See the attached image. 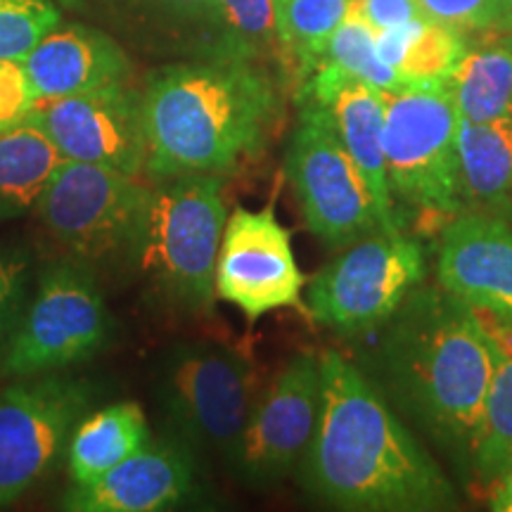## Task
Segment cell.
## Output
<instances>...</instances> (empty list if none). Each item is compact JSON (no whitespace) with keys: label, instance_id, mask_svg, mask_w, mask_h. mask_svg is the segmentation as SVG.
<instances>
[{"label":"cell","instance_id":"52a82bcc","mask_svg":"<svg viewBox=\"0 0 512 512\" xmlns=\"http://www.w3.org/2000/svg\"><path fill=\"white\" fill-rule=\"evenodd\" d=\"M150 185L102 164L60 159L34 204L50 238L76 261L100 264L136 245Z\"/></svg>","mask_w":512,"mask_h":512},{"label":"cell","instance_id":"4dcf8cb0","mask_svg":"<svg viewBox=\"0 0 512 512\" xmlns=\"http://www.w3.org/2000/svg\"><path fill=\"white\" fill-rule=\"evenodd\" d=\"M38 95L19 60H0V136L29 124Z\"/></svg>","mask_w":512,"mask_h":512},{"label":"cell","instance_id":"cb8c5ba5","mask_svg":"<svg viewBox=\"0 0 512 512\" xmlns=\"http://www.w3.org/2000/svg\"><path fill=\"white\" fill-rule=\"evenodd\" d=\"M351 0H275L278 53L299 83L316 72L335 29L347 17Z\"/></svg>","mask_w":512,"mask_h":512},{"label":"cell","instance_id":"ffe728a7","mask_svg":"<svg viewBox=\"0 0 512 512\" xmlns=\"http://www.w3.org/2000/svg\"><path fill=\"white\" fill-rule=\"evenodd\" d=\"M463 209L512 226V112L489 124L460 119Z\"/></svg>","mask_w":512,"mask_h":512},{"label":"cell","instance_id":"44dd1931","mask_svg":"<svg viewBox=\"0 0 512 512\" xmlns=\"http://www.w3.org/2000/svg\"><path fill=\"white\" fill-rule=\"evenodd\" d=\"M475 313L494 349L496 368L472 444L470 475L482 486H494L512 465V318L489 309Z\"/></svg>","mask_w":512,"mask_h":512},{"label":"cell","instance_id":"5b68a950","mask_svg":"<svg viewBox=\"0 0 512 512\" xmlns=\"http://www.w3.org/2000/svg\"><path fill=\"white\" fill-rule=\"evenodd\" d=\"M384 162L394 200L425 214L456 216L460 192V114L448 79L384 93Z\"/></svg>","mask_w":512,"mask_h":512},{"label":"cell","instance_id":"d590c367","mask_svg":"<svg viewBox=\"0 0 512 512\" xmlns=\"http://www.w3.org/2000/svg\"><path fill=\"white\" fill-rule=\"evenodd\" d=\"M503 3V8H505V12H508V19L512 17V0H501Z\"/></svg>","mask_w":512,"mask_h":512},{"label":"cell","instance_id":"7a4b0ae2","mask_svg":"<svg viewBox=\"0 0 512 512\" xmlns=\"http://www.w3.org/2000/svg\"><path fill=\"white\" fill-rule=\"evenodd\" d=\"M373 351V384L465 475L496 358L475 309L444 287H415Z\"/></svg>","mask_w":512,"mask_h":512},{"label":"cell","instance_id":"d4e9b609","mask_svg":"<svg viewBox=\"0 0 512 512\" xmlns=\"http://www.w3.org/2000/svg\"><path fill=\"white\" fill-rule=\"evenodd\" d=\"M458 114L470 124H489L512 112V53L491 46L465 53L448 74Z\"/></svg>","mask_w":512,"mask_h":512},{"label":"cell","instance_id":"4316f807","mask_svg":"<svg viewBox=\"0 0 512 512\" xmlns=\"http://www.w3.org/2000/svg\"><path fill=\"white\" fill-rule=\"evenodd\" d=\"M323 62L342 69L344 74L354 76V79L370 83L382 93H392L408 86L394 67L380 60L375 48V31L351 5L347 17L342 19V24L330 38Z\"/></svg>","mask_w":512,"mask_h":512},{"label":"cell","instance_id":"ba28073f","mask_svg":"<svg viewBox=\"0 0 512 512\" xmlns=\"http://www.w3.org/2000/svg\"><path fill=\"white\" fill-rule=\"evenodd\" d=\"M110 330V311L88 264L57 261L43 271L36 297L5 339L0 375L60 373L98 354Z\"/></svg>","mask_w":512,"mask_h":512},{"label":"cell","instance_id":"3957f363","mask_svg":"<svg viewBox=\"0 0 512 512\" xmlns=\"http://www.w3.org/2000/svg\"><path fill=\"white\" fill-rule=\"evenodd\" d=\"M150 181L235 174L271 143L283 114L278 88L254 62H174L140 91Z\"/></svg>","mask_w":512,"mask_h":512},{"label":"cell","instance_id":"f1b7e54d","mask_svg":"<svg viewBox=\"0 0 512 512\" xmlns=\"http://www.w3.org/2000/svg\"><path fill=\"white\" fill-rule=\"evenodd\" d=\"M60 22L55 0H0V60H22Z\"/></svg>","mask_w":512,"mask_h":512},{"label":"cell","instance_id":"e0dca14e","mask_svg":"<svg viewBox=\"0 0 512 512\" xmlns=\"http://www.w3.org/2000/svg\"><path fill=\"white\" fill-rule=\"evenodd\" d=\"M439 285L475 309L512 318V226L463 209L441 230Z\"/></svg>","mask_w":512,"mask_h":512},{"label":"cell","instance_id":"4fadbf2b","mask_svg":"<svg viewBox=\"0 0 512 512\" xmlns=\"http://www.w3.org/2000/svg\"><path fill=\"white\" fill-rule=\"evenodd\" d=\"M216 297L238 306L247 320L280 309H304V275L292 252L290 230L275 207L235 209L223 230L216 259Z\"/></svg>","mask_w":512,"mask_h":512},{"label":"cell","instance_id":"7402d4cb","mask_svg":"<svg viewBox=\"0 0 512 512\" xmlns=\"http://www.w3.org/2000/svg\"><path fill=\"white\" fill-rule=\"evenodd\" d=\"M150 425L136 401H119L86 415L67 444L72 484H88L150 441Z\"/></svg>","mask_w":512,"mask_h":512},{"label":"cell","instance_id":"8992f818","mask_svg":"<svg viewBox=\"0 0 512 512\" xmlns=\"http://www.w3.org/2000/svg\"><path fill=\"white\" fill-rule=\"evenodd\" d=\"M259 375L242 349L221 342H181L159 370V401L171 437L192 453L228 463L259 401Z\"/></svg>","mask_w":512,"mask_h":512},{"label":"cell","instance_id":"5bb4252c","mask_svg":"<svg viewBox=\"0 0 512 512\" xmlns=\"http://www.w3.org/2000/svg\"><path fill=\"white\" fill-rule=\"evenodd\" d=\"M29 124L46 133L62 159L110 166L133 178L145 176L143 95L128 83L38 100Z\"/></svg>","mask_w":512,"mask_h":512},{"label":"cell","instance_id":"484cf974","mask_svg":"<svg viewBox=\"0 0 512 512\" xmlns=\"http://www.w3.org/2000/svg\"><path fill=\"white\" fill-rule=\"evenodd\" d=\"M275 50V0H216L207 57L256 62Z\"/></svg>","mask_w":512,"mask_h":512},{"label":"cell","instance_id":"30bf717a","mask_svg":"<svg viewBox=\"0 0 512 512\" xmlns=\"http://www.w3.org/2000/svg\"><path fill=\"white\" fill-rule=\"evenodd\" d=\"M422 278L420 242L380 230L320 268L306 290V311L339 335H366L394 316Z\"/></svg>","mask_w":512,"mask_h":512},{"label":"cell","instance_id":"603a6c76","mask_svg":"<svg viewBox=\"0 0 512 512\" xmlns=\"http://www.w3.org/2000/svg\"><path fill=\"white\" fill-rule=\"evenodd\" d=\"M60 159L46 133L34 124L0 136V221L17 219L34 209Z\"/></svg>","mask_w":512,"mask_h":512},{"label":"cell","instance_id":"ac0fdd59","mask_svg":"<svg viewBox=\"0 0 512 512\" xmlns=\"http://www.w3.org/2000/svg\"><path fill=\"white\" fill-rule=\"evenodd\" d=\"M19 62L38 100L121 86L133 72L131 57L117 38L86 22H60Z\"/></svg>","mask_w":512,"mask_h":512},{"label":"cell","instance_id":"f546056e","mask_svg":"<svg viewBox=\"0 0 512 512\" xmlns=\"http://www.w3.org/2000/svg\"><path fill=\"white\" fill-rule=\"evenodd\" d=\"M422 17L458 31H498L508 22L501 0H415Z\"/></svg>","mask_w":512,"mask_h":512},{"label":"cell","instance_id":"6da1fadb","mask_svg":"<svg viewBox=\"0 0 512 512\" xmlns=\"http://www.w3.org/2000/svg\"><path fill=\"white\" fill-rule=\"evenodd\" d=\"M318 361V420L297 470L306 494L344 512L456 510L451 479L373 380L337 351Z\"/></svg>","mask_w":512,"mask_h":512},{"label":"cell","instance_id":"836d02e7","mask_svg":"<svg viewBox=\"0 0 512 512\" xmlns=\"http://www.w3.org/2000/svg\"><path fill=\"white\" fill-rule=\"evenodd\" d=\"M494 496H491V508L496 512H512V465L503 472V477L491 486Z\"/></svg>","mask_w":512,"mask_h":512},{"label":"cell","instance_id":"83f0119b","mask_svg":"<svg viewBox=\"0 0 512 512\" xmlns=\"http://www.w3.org/2000/svg\"><path fill=\"white\" fill-rule=\"evenodd\" d=\"M465 53L463 31L422 19L396 69L406 83L448 79Z\"/></svg>","mask_w":512,"mask_h":512},{"label":"cell","instance_id":"d6a6232c","mask_svg":"<svg viewBox=\"0 0 512 512\" xmlns=\"http://www.w3.org/2000/svg\"><path fill=\"white\" fill-rule=\"evenodd\" d=\"M24 299V266L15 259L0 256V344L15 328Z\"/></svg>","mask_w":512,"mask_h":512},{"label":"cell","instance_id":"9c48e42d","mask_svg":"<svg viewBox=\"0 0 512 512\" xmlns=\"http://www.w3.org/2000/svg\"><path fill=\"white\" fill-rule=\"evenodd\" d=\"M285 174L306 228L323 245L351 247L382 230L366 178L342 145L328 107L304 102L287 145Z\"/></svg>","mask_w":512,"mask_h":512},{"label":"cell","instance_id":"e575fe53","mask_svg":"<svg viewBox=\"0 0 512 512\" xmlns=\"http://www.w3.org/2000/svg\"><path fill=\"white\" fill-rule=\"evenodd\" d=\"M498 31H501V36H498L496 46H501V48L510 50V53H512V17Z\"/></svg>","mask_w":512,"mask_h":512},{"label":"cell","instance_id":"9a60e30c","mask_svg":"<svg viewBox=\"0 0 512 512\" xmlns=\"http://www.w3.org/2000/svg\"><path fill=\"white\" fill-rule=\"evenodd\" d=\"M195 489V453L176 437L147 441L105 475L72 484L62 508L72 512H159L188 501Z\"/></svg>","mask_w":512,"mask_h":512},{"label":"cell","instance_id":"2e32d148","mask_svg":"<svg viewBox=\"0 0 512 512\" xmlns=\"http://www.w3.org/2000/svg\"><path fill=\"white\" fill-rule=\"evenodd\" d=\"M302 98L328 107L342 145L366 178L380 214L382 233H401L384 162V93L328 62H320L302 86Z\"/></svg>","mask_w":512,"mask_h":512},{"label":"cell","instance_id":"d6986e66","mask_svg":"<svg viewBox=\"0 0 512 512\" xmlns=\"http://www.w3.org/2000/svg\"><path fill=\"white\" fill-rule=\"evenodd\" d=\"M62 8L143 53L207 57L216 0H57Z\"/></svg>","mask_w":512,"mask_h":512},{"label":"cell","instance_id":"277c9868","mask_svg":"<svg viewBox=\"0 0 512 512\" xmlns=\"http://www.w3.org/2000/svg\"><path fill=\"white\" fill-rule=\"evenodd\" d=\"M226 176L188 174L152 181L136 245L128 256L157 294L188 316L216 299V259L226 230Z\"/></svg>","mask_w":512,"mask_h":512},{"label":"cell","instance_id":"1f68e13d","mask_svg":"<svg viewBox=\"0 0 512 512\" xmlns=\"http://www.w3.org/2000/svg\"><path fill=\"white\" fill-rule=\"evenodd\" d=\"M351 8L366 19L375 34L422 19L415 0H351Z\"/></svg>","mask_w":512,"mask_h":512},{"label":"cell","instance_id":"8fae6325","mask_svg":"<svg viewBox=\"0 0 512 512\" xmlns=\"http://www.w3.org/2000/svg\"><path fill=\"white\" fill-rule=\"evenodd\" d=\"M93 399L91 382L55 373L0 389V508L48 475Z\"/></svg>","mask_w":512,"mask_h":512},{"label":"cell","instance_id":"7c38bea8","mask_svg":"<svg viewBox=\"0 0 512 512\" xmlns=\"http://www.w3.org/2000/svg\"><path fill=\"white\" fill-rule=\"evenodd\" d=\"M320 361L299 354L259 394L228 467L249 489L266 491L299 470L316 430Z\"/></svg>","mask_w":512,"mask_h":512}]
</instances>
